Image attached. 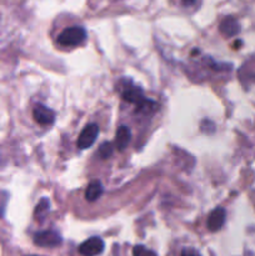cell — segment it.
Listing matches in <instances>:
<instances>
[{
    "mask_svg": "<svg viewBox=\"0 0 255 256\" xmlns=\"http://www.w3.org/2000/svg\"><path fill=\"white\" fill-rule=\"evenodd\" d=\"M102 194V186L100 182H92L86 188V192H85V198H86L88 202H95L100 198V195Z\"/></svg>",
    "mask_w": 255,
    "mask_h": 256,
    "instance_id": "30bf717a",
    "label": "cell"
},
{
    "mask_svg": "<svg viewBox=\"0 0 255 256\" xmlns=\"http://www.w3.org/2000/svg\"><path fill=\"white\" fill-rule=\"evenodd\" d=\"M225 218H226V212L222 208H216L210 212L209 218H208V229L210 232H218L222 228L225 222Z\"/></svg>",
    "mask_w": 255,
    "mask_h": 256,
    "instance_id": "52a82bcc",
    "label": "cell"
},
{
    "mask_svg": "<svg viewBox=\"0 0 255 256\" xmlns=\"http://www.w3.org/2000/svg\"><path fill=\"white\" fill-rule=\"evenodd\" d=\"M112 152H114V146H112V142H104L99 148V156L102 159H108V158L112 156Z\"/></svg>",
    "mask_w": 255,
    "mask_h": 256,
    "instance_id": "7c38bea8",
    "label": "cell"
},
{
    "mask_svg": "<svg viewBox=\"0 0 255 256\" xmlns=\"http://www.w3.org/2000/svg\"><path fill=\"white\" fill-rule=\"evenodd\" d=\"M49 206H50V202L48 199H42L40 200L39 204L36 205V208H35V212H34V216L36 218V220H39V222H42V219L45 218V215L48 214V212H49Z\"/></svg>",
    "mask_w": 255,
    "mask_h": 256,
    "instance_id": "8fae6325",
    "label": "cell"
},
{
    "mask_svg": "<svg viewBox=\"0 0 255 256\" xmlns=\"http://www.w3.org/2000/svg\"><path fill=\"white\" fill-rule=\"evenodd\" d=\"M132 138V132L128 126H120L116 130V135H115V145H116L118 150H124L128 146Z\"/></svg>",
    "mask_w": 255,
    "mask_h": 256,
    "instance_id": "9c48e42d",
    "label": "cell"
},
{
    "mask_svg": "<svg viewBox=\"0 0 255 256\" xmlns=\"http://www.w3.org/2000/svg\"><path fill=\"white\" fill-rule=\"evenodd\" d=\"M132 255L134 256H158L152 250H149L144 245H136L132 249Z\"/></svg>",
    "mask_w": 255,
    "mask_h": 256,
    "instance_id": "4fadbf2b",
    "label": "cell"
},
{
    "mask_svg": "<svg viewBox=\"0 0 255 256\" xmlns=\"http://www.w3.org/2000/svg\"><path fill=\"white\" fill-rule=\"evenodd\" d=\"M32 256H36V255H32Z\"/></svg>",
    "mask_w": 255,
    "mask_h": 256,
    "instance_id": "2e32d148",
    "label": "cell"
},
{
    "mask_svg": "<svg viewBox=\"0 0 255 256\" xmlns=\"http://www.w3.org/2000/svg\"><path fill=\"white\" fill-rule=\"evenodd\" d=\"M122 96L125 102L135 104L138 108H145L150 104L149 100H146L142 95V92L138 86L132 85V82H126L122 92Z\"/></svg>",
    "mask_w": 255,
    "mask_h": 256,
    "instance_id": "7a4b0ae2",
    "label": "cell"
},
{
    "mask_svg": "<svg viewBox=\"0 0 255 256\" xmlns=\"http://www.w3.org/2000/svg\"><path fill=\"white\" fill-rule=\"evenodd\" d=\"M182 256H202V255H200L199 252H196V250L190 249V248H188V249H184V250H182Z\"/></svg>",
    "mask_w": 255,
    "mask_h": 256,
    "instance_id": "5bb4252c",
    "label": "cell"
},
{
    "mask_svg": "<svg viewBox=\"0 0 255 256\" xmlns=\"http://www.w3.org/2000/svg\"><path fill=\"white\" fill-rule=\"evenodd\" d=\"M99 135V128L96 124H89L82 129L78 139V148L82 150L88 149L92 146Z\"/></svg>",
    "mask_w": 255,
    "mask_h": 256,
    "instance_id": "3957f363",
    "label": "cell"
},
{
    "mask_svg": "<svg viewBox=\"0 0 255 256\" xmlns=\"http://www.w3.org/2000/svg\"><path fill=\"white\" fill-rule=\"evenodd\" d=\"M219 30L224 36H235V35L239 34L240 25L236 19H234L232 16H226L222 22H220Z\"/></svg>",
    "mask_w": 255,
    "mask_h": 256,
    "instance_id": "ba28073f",
    "label": "cell"
},
{
    "mask_svg": "<svg viewBox=\"0 0 255 256\" xmlns=\"http://www.w3.org/2000/svg\"><path fill=\"white\" fill-rule=\"evenodd\" d=\"M86 39V32L82 26L66 28L58 36V42L62 46H76Z\"/></svg>",
    "mask_w": 255,
    "mask_h": 256,
    "instance_id": "6da1fadb",
    "label": "cell"
},
{
    "mask_svg": "<svg viewBox=\"0 0 255 256\" xmlns=\"http://www.w3.org/2000/svg\"><path fill=\"white\" fill-rule=\"evenodd\" d=\"M32 116H34L35 122L42 125V126L52 125L55 120L54 112L42 104H38L34 108V110H32Z\"/></svg>",
    "mask_w": 255,
    "mask_h": 256,
    "instance_id": "8992f818",
    "label": "cell"
},
{
    "mask_svg": "<svg viewBox=\"0 0 255 256\" xmlns=\"http://www.w3.org/2000/svg\"><path fill=\"white\" fill-rule=\"evenodd\" d=\"M195 2H196V0H182V2H184L185 5H192Z\"/></svg>",
    "mask_w": 255,
    "mask_h": 256,
    "instance_id": "9a60e30c",
    "label": "cell"
},
{
    "mask_svg": "<svg viewBox=\"0 0 255 256\" xmlns=\"http://www.w3.org/2000/svg\"><path fill=\"white\" fill-rule=\"evenodd\" d=\"M34 242L42 248H55L62 244V236L55 232H42L34 235Z\"/></svg>",
    "mask_w": 255,
    "mask_h": 256,
    "instance_id": "5b68a950",
    "label": "cell"
},
{
    "mask_svg": "<svg viewBox=\"0 0 255 256\" xmlns=\"http://www.w3.org/2000/svg\"><path fill=\"white\" fill-rule=\"evenodd\" d=\"M104 250V242L100 238L92 236L85 240L79 246V252L82 256H96Z\"/></svg>",
    "mask_w": 255,
    "mask_h": 256,
    "instance_id": "277c9868",
    "label": "cell"
}]
</instances>
